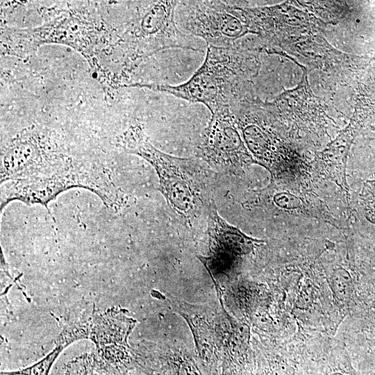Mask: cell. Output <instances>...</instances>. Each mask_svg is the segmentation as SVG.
<instances>
[{
	"mask_svg": "<svg viewBox=\"0 0 375 375\" xmlns=\"http://www.w3.org/2000/svg\"><path fill=\"white\" fill-rule=\"evenodd\" d=\"M120 147L136 154L155 169L159 191L171 208L191 224L201 215H208L211 205L212 172L201 159L179 158L153 147L140 126L126 133Z\"/></svg>",
	"mask_w": 375,
	"mask_h": 375,
	"instance_id": "cell-1",
	"label": "cell"
},
{
	"mask_svg": "<svg viewBox=\"0 0 375 375\" xmlns=\"http://www.w3.org/2000/svg\"><path fill=\"white\" fill-rule=\"evenodd\" d=\"M245 60L235 47L208 46L202 65L185 83L133 84L132 86L169 94L207 107L211 116L231 113L240 103L245 78Z\"/></svg>",
	"mask_w": 375,
	"mask_h": 375,
	"instance_id": "cell-2",
	"label": "cell"
},
{
	"mask_svg": "<svg viewBox=\"0 0 375 375\" xmlns=\"http://www.w3.org/2000/svg\"><path fill=\"white\" fill-rule=\"evenodd\" d=\"M175 19L186 34L217 47H235L248 26L244 11L223 1H178Z\"/></svg>",
	"mask_w": 375,
	"mask_h": 375,
	"instance_id": "cell-3",
	"label": "cell"
},
{
	"mask_svg": "<svg viewBox=\"0 0 375 375\" xmlns=\"http://www.w3.org/2000/svg\"><path fill=\"white\" fill-rule=\"evenodd\" d=\"M127 310L112 308L103 312L94 310L89 339L95 344L93 353L97 366L108 375H126L133 364V350L128 338L136 320Z\"/></svg>",
	"mask_w": 375,
	"mask_h": 375,
	"instance_id": "cell-4",
	"label": "cell"
},
{
	"mask_svg": "<svg viewBox=\"0 0 375 375\" xmlns=\"http://www.w3.org/2000/svg\"><path fill=\"white\" fill-rule=\"evenodd\" d=\"M197 158L224 172L251 160L233 113L211 116L197 147Z\"/></svg>",
	"mask_w": 375,
	"mask_h": 375,
	"instance_id": "cell-5",
	"label": "cell"
},
{
	"mask_svg": "<svg viewBox=\"0 0 375 375\" xmlns=\"http://www.w3.org/2000/svg\"><path fill=\"white\" fill-rule=\"evenodd\" d=\"M208 217L209 253L208 256H199V258L212 278L219 274L229 277L235 269L239 258L250 252L258 240L228 224L219 215L214 202Z\"/></svg>",
	"mask_w": 375,
	"mask_h": 375,
	"instance_id": "cell-6",
	"label": "cell"
},
{
	"mask_svg": "<svg viewBox=\"0 0 375 375\" xmlns=\"http://www.w3.org/2000/svg\"><path fill=\"white\" fill-rule=\"evenodd\" d=\"M95 305L86 303L76 308L69 315L61 332L57 337L56 345L64 348L73 342L89 339L91 322Z\"/></svg>",
	"mask_w": 375,
	"mask_h": 375,
	"instance_id": "cell-7",
	"label": "cell"
},
{
	"mask_svg": "<svg viewBox=\"0 0 375 375\" xmlns=\"http://www.w3.org/2000/svg\"><path fill=\"white\" fill-rule=\"evenodd\" d=\"M65 348L56 345L55 349L44 358L28 367L10 372H1V375H49L53 363Z\"/></svg>",
	"mask_w": 375,
	"mask_h": 375,
	"instance_id": "cell-8",
	"label": "cell"
},
{
	"mask_svg": "<svg viewBox=\"0 0 375 375\" xmlns=\"http://www.w3.org/2000/svg\"><path fill=\"white\" fill-rule=\"evenodd\" d=\"M351 283L349 274L344 269H339L334 272L332 276V285L335 294L340 299H344Z\"/></svg>",
	"mask_w": 375,
	"mask_h": 375,
	"instance_id": "cell-9",
	"label": "cell"
},
{
	"mask_svg": "<svg viewBox=\"0 0 375 375\" xmlns=\"http://www.w3.org/2000/svg\"><path fill=\"white\" fill-rule=\"evenodd\" d=\"M274 199L277 206L284 209L298 208L301 206L300 199L289 192L278 193Z\"/></svg>",
	"mask_w": 375,
	"mask_h": 375,
	"instance_id": "cell-10",
	"label": "cell"
}]
</instances>
